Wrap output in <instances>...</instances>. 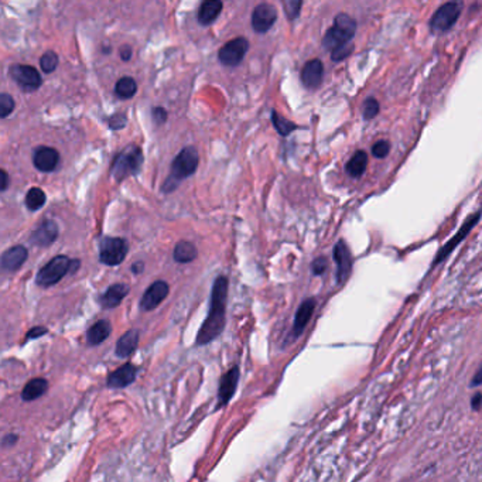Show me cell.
Returning a JSON list of instances; mask_svg holds the SVG:
<instances>
[{"label": "cell", "instance_id": "obj_1", "mask_svg": "<svg viewBox=\"0 0 482 482\" xmlns=\"http://www.w3.org/2000/svg\"><path fill=\"white\" fill-rule=\"evenodd\" d=\"M228 279L225 276H220L215 279L213 292H211V303L208 316H206L204 324L201 325L195 343L197 346H206L215 338H218L227 324V300H228Z\"/></svg>", "mask_w": 482, "mask_h": 482}, {"label": "cell", "instance_id": "obj_2", "mask_svg": "<svg viewBox=\"0 0 482 482\" xmlns=\"http://www.w3.org/2000/svg\"><path fill=\"white\" fill-rule=\"evenodd\" d=\"M198 162H199V156L195 148L192 146H187L184 148L173 160L171 164V173L169 176V178L164 181V184L162 185V191L164 194L173 192L178 184L181 183V180L192 176L198 167Z\"/></svg>", "mask_w": 482, "mask_h": 482}, {"label": "cell", "instance_id": "obj_3", "mask_svg": "<svg viewBox=\"0 0 482 482\" xmlns=\"http://www.w3.org/2000/svg\"><path fill=\"white\" fill-rule=\"evenodd\" d=\"M355 33L357 22L346 13H339L334 20L332 27L327 30L322 38V45L325 50H329L332 52L343 45H350V43L355 37Z\"/></svg>", "mask_w": 482, "mask_h": 482}, {"label": "cell", "instance_id": "obj_4", "mask_svg": "<svg viewBox=\"0 0 482 482\" xmlns=\"http://www.w3.org/2000/svg\"><path fill=\"white\" fill-rule=\"evenodd\" d=\"M143 164V153L139 146L130 145L122 150L112 162L111 174L116 181H122L129 176L139 173Z\"/></svg>", "mask_w": 482, "mask_h": 482}, {"label": "cell", "instance_id": "obj_5", "mask_svg": "<svg viewBox=\"0 0 482 482\" xmlns=\"http://www.w3.org/2000/svg\"><path fill=\"white\" fill-rule=\"evenodd\" d=\"M71 262L73 259H70L65 255H58L52 257L37 273L36 283L40 288H51L59 283L65 274H68V271H71Z\"/></svg>", "mask_w": 482, "mask_h": 482}, {"label": "cell", "instance_id": "obj_6", "mask_svg": "<svg viewBox=\"0 0 482 482\" xmlns=\"http://www.w3.org/2000/svg\"><path fill=\"white\" fill-rule=\"evenodd\" d=\"M127 249V242L122 238H104L99 246V260L106 266H118L125 260Z\"/></svg>", "mask_w": 482, "mask_h": 482}, {"label": "cell", "instance_id": "obj_7", "mask_svg": "<svg viewBox=\"0 0 482 482\" xmlns=\"http://www.w3.org/2000/svg\"><path fill=\"white\" fill-rule=\"evenodd\" d=\"M462 6L464 5L461 2H450V3L440 6L430 20L432 31L433 33H444V31L450 30L455 24L457 19L460 17Z\"/></svg>", "mask_w": 482, "mask_h": 482}, {"label": "cell", "instance_id": "obj_8", "mask_svg": "<svg viewBox=\"0 0 482 482\" xmlns=\"http://www.w3.org/2000/svg\"><path fill=\"white\" fill-rule=\"evenodd\" d=\"M9 74H10L12 80L19 85V88L23 90L24 92L37 91L43 84L40 73L31 65L16 64V65L10 66Z\"/></svg>", "mask_w": 482, "mask_h": 482}, {"label": "cell", "instance_id": "obj_9", "mask_svg": "<svg viewBox=\"0 0 482 482\" xmlns=\"http://www.w3.org/2000/svg\"><path fill=\"white\" fill-rule=\"evenodd\" d=\"M248 50H249V41L245 37H238L224 44V47L218 52V57L222 65L236 66L242 62Z\"/></svg>", "mask_w": 482, "mask_h": 482}, {"label": "cell", "instance_id": "obj_10", "mask_svg": "<svg viewBox=\"0 0 482 482\" xmlns=\"http://www.w3.org/2000/svg\"><path fill=\"white\" fill-rule=\"evenodd\" d=\"M334 260L336 264V282L338 285L346 283L350 278L351 270H353V256L351 252L347 246V243L343 241L336 242L334 246Z\"/></svg>", "mask_w": 482, "mask_h": 482}, {"label": "cell", "instance_id": "obj_11", "mask_svg": "<svg viewBox=\"0 0 482 482\" xmlns=\"http://www.w3.org/2000/svg\"><path fill=\"white\" fill-rule=\"evenodd\" d=\"M278 20V10L270 3H260L252 13V27L256 33L269 31Z\"/></svg>", "mask_w": 482, "mask_h": 482}, {"label": "cell", "instance_id": "obj_12", "mask_svg": "<svg viewBox=\"0 0 482 482\" xmlns=\"http://www.w3.org/2000/svg\"><path fill=\"white\" fill-rule=\"evenodd\" d=\"M170 288L164 281H157L155 282L143 295L141 300V309L143 311H152L157 309L163 300L169 296Z\"/></svg>", "mask_w": 482, "mask_h": 482}, {"label": "cell", "instance_id": "obj_13", "mask_svg": "<svg viewBox=\"0 0 482 482\" xmlns=\"http://www.w3.org/2000/svg\"><path fill=\"white\" fill-rule=\"evenodd\" d=\"M34 167L43 173H51L59 163V153L52 148L40 146L33 153Z\"/></svg>", "mask_w": 482, "mask_h": 482}, {"label": "cell", "instance_id": "obj_14", "mask_svg": "<svg viewBox=\"0 0 482 482\" xmlns=\"http://www.w3.org/2000/svg\"><path fill=\"white\" fill-rule=\"evenodd\" d=\"M238 382H239V368L234 367L221 378L220 390H218V407L228 404V402L235 395Z\"/></svg>", "mask_w": 482, "mask_h": 482}, {"label": "cell", "instance_id": "obj_15", "mask_svg": "<svg viewBox=\"0 0 482 482\" xmlns=\"http://www.w3.org/2000/svg\"><path fill=\"white\" fill-rule=\"evenodd\" d=\"M136 376L137 368L133 364H125L109 375L106 385L111 389H123L132 385L136 381Z\"/></svg>", "mask_w": 482, "mask_h": 482}, {"label": "cell", "instance_id": "obj_16", "mask_svg": "<svg viewBox=\"0 0 482 482\" xmlns=\"http://www.w3.org/2000/svg\"><path fill=\"white\" fill-rule=\"evenodd\" d=\"M324 76V66L320 59H311L306 62L302 71V83L309 90H316L321 85Z\"/></svg>", "mask_w": 482, "mask_h": 482}, {"label": "cell", "instance_id": "obj_17", "mask_svg": "<svg viewBox=\"0 0 482 482\" xmlns=\"http://www.w3.org/2000/svg\"><path fill=\"white\" fill-rule=\"evenodd\" d=\"M314 310H316V300L314 299H307L300 304V307L296 313L295 324H293V329H292V338L293 339L299 338L303 334L304 328L307 327V324L310 322V320L313 317Z\"/></svg>", "mask_w": 482, "mask_h": 482}, {"label": "cell", "instance_id": "obj_18", "mask_svg": "<svg viewBox=\"0 0 482 482\" xmlns=\"http://www.w3.org/2000/svg\"><path fill=\"white\" fill-rule=\"evenodd\" d=\"M58 236V227L54 221L45 220L43 221L38 228L31 234V243L37 246H50L52 242H55Z\"/></svg>", "mask_w": 482, "mask_h": 482}, {"label": "cell", "instance_id": "obj_19", "mask_svg": "<svg viewBox=\"0 0 482 482\" xmlns=\"http://www.w3.org/2000/svg\"><path fill=\"white\" fill-rule=\"evenodd\" d=\"M479 217H481V214L478 213V214H475L474 217H471V218H468V220L465 221V224L461 227V229L458 231V234L454 235V238H453L447 245H444V246L441 248V250L439 252V255H437L436 259H434V264L440 263L446 256H448V255L455 249V246L467 236V234H468V232L472 229V227L478 222Z\"/></svg>", "mask_w": 482, "mask_h": 482}, {"label": "cell", "instance_id": "obj_20", "mask_svg": "<svg viewBox=\"0 0 482 482\" xmlns=\"http://www.w3.org/2000/svg\"><path fill=\"white\" fill-rule=\"evenodd\" d=\"M27 257H29V252L24 246H22V245L13 246V248L3 252L2 267L8 271H16L24 264Z\"/></svg>", "mask_w": 482, "mask_h": 482}, {"label": "cell", "instance_id": "obj_21", "mask_svg": "<svg viewBox=\"0 0 482 482\" xmlns=\"http://www.w3.org/2000/svg\"><path fill=\"white\" fill-rule=\"evenodd\" d=\"M137 343H139V331L129 329L116 342V350H115L116 357L118 358L130 357L136 351Z\"/></svg>", "mask_w": 482, "mask_h": 482}, {"label": "cell", "instance_id": "obj_22", "mask_svg": "<svg viewBox=\"0 0 482 482\" xmlns=\"http://www.w3.org/2000/svg\"><path fill=\"white\" fill-rule=\"evenodd\" d=\"M129 286L125 283H116L102 295L101 297V304L104 309H115L118 307L122 300L129 295Z\"/></svg>", "mask_w": 482, "mask_h": 482}, {"label": "cell", "instance_id": "obj_23", "mask_svg": "<svg viewBox=\"0 0 482 482\" xmlns=\"http://www.w3.org/2000/svg\"><path fill=\"white\" fill-rule=\"evenodd\" d=\"M222 12V2L220 0H206L198 10V22L202 26H210L214 23Z\"/></svg>", "mask_w": 482, "mask_h": 482}, {"label": "cell", "instance_id": "obj_24", "mask_svg": "<svg viewBox=\"0 0 482 482\" xmlns=\"http://www.w3.org/2000/svg\"><path fill=\"white\" fill-rule=\"evenodd\" d=\"M112 332V325L108 320L97 321L88 331H87V342L91 347H97L99 343L108 339Z\"/></svg>", "mask_w": 482, "mask_h": 482}, {"label": "cell", "instance_id": "obj_25", "mask_svg": "<svg viewBox=\"0 0 482 482\" xmlns=\"http://www.w3.org/2000/svg\"><path fill=\"white\" fill-rule=\"evenodd\" d=\"M48 389V382L44 378H34L26 383L22 392V399L24 402H33L41 397Z\"/></svg>", "mask_w": 482, "mask_h": 482}, {"label": "cell", "instance_id": "obj_26", "mask_svg": "<svg viewBox=\"0 0 482 482\" xmlns=\"http://www.w3.org/2000/svg\"><path fill=\"white\" fill-rule=\"evenodd\" d=\"M173 256L177 263H190L197 259L198 252H197V248L191 242L180 241L174 248Z\"/></svg>", "mask_w": 482, "mask_h": 482}, {"label": "cell", "instance_id": "obj_27", "mask_svg": "<svg viewBox=\"0 0 482 482\" xmlns=\"http://www.w3.org/2000/svg\"><path fill=\"white\" fill-rule=\"evenodd\" d=\"M367 164H368V156L365 152L360 150L350 159V162L346 166V171L348 176L358 178L365 173Z\"/></svg>", "mask_w": 482, "mask_h": 482}, {"label": "cell", "instance_id": "obj_28", "mask_svg": "<svg viewBox=\"0 0 482 482\" xmlns=\"http://www.w3.org/2000/svg\"><path fill=\"white\" fill-rule=\"evenodd\" d=\"M137 91V84L132 77H123L120 78L115 85V94L120 99H130L134 97Z\"/></svg>", "mask_w": 482, "mask_h": 482}, {"label": "cell", "instance_id": "obj_29", "mask_svg": "<svg viewBox=\"0 0 482 482\" xmlns=\"http://www.w3.org/2000/svg\"><path fill=\"white\" fill-rule=\"evenodd\" d=\"M47 201V197H45V192L38 188V187H34V188H30L29 192L26 194V206L30 210V211H38L41 210L44 204Z\"/></svg>", "mask_w": 482, "mask_h": 482}, {"label": "cell", "instance_id": "obj_30", "mask_svg": "<svg viewBox=\"0 0 482 482\" xmlns=\"http://www.w3.org/2000/svg\"><path fill=\"white\" fill-rule=\"evenodd\" d=\"M271 123L274 125V129H276L282 136H289L295 129H297V126L293 122L288 120L286 118L279 115L276 111L271 112Z\"/></svg>", "mask_w": 482, "mask_h": 482}, {"label": "cell", "instance_id": "obj_31", "mask_svg": "<svg viewBox=\"0 0 482 482\" xmlns=\"http://www.w3.org/2000/svg\"><path fill=\"white\" fill-rule=\"evenodd\" d=\"M58 65V55L54 51H45L40 59V66L45 74H51L55 71Z\"/></svg>", "mask_w": 482, "mask_h": 482}, {"label": "cell", "instance_id": "obj_32", "mask_svg": "<svg viewBox=\"0 0 482 482\" xmlns=\"http://www.w3.org/2000/svg\"><path fill=\"white\" fill-rule=\"evenodd\" d=\"M15 99L9 94H2L0 95V116L6 119L13 111H15Z\"/></svg>", "mask_w": 482, "mask_h": 482}, {"label": "cell", "instance_id": "obj_33", "mask_svg": "<svg viewBox=\"0 0 482 482\" xmlns=\"http://www.w3.org/2000/svg\"><path fill=\"white\" fill-rule=\"evenodd\" d=\"M302 6H303L302 0H286V2H283V8H285L288 19H290V20L297 19L300 15Z\"/></svg>", "mask_w": 482, "mask_h": 482}, {"label": "cell", "instance_id": "obj_34", "mask_svg": "<svg viewBox=\"0 0 482 482\" xmlns=\"http://www.w3.org/2000/svg\"><path fill=\"white\" fill-rule=\"evenodd\" d=\"M381 105L375 98H368L362 106V113L365 119H374L379 113Z\"/></svg>", "mask_w": 482, "mask_h": 482}, {"label": "cell", "instance_id": "obj_35", "mask_svg": "<svg viewBox=\"0 0 482 482\" xmlns=\"http://www.w3.org/2000/svg\"><path fill=\"white\" fill-rule=\"evenodd\" d=\"M389 150H390V146L386 141H379L374 145L372 148V155L378 159H385L388 155H389Z\"/></svg>", "mask_w": 482, "mask_h": 482}, {"label": "cell", "instance_id": "obj_36", "mask_svg": "<svg viewBox=\"0 0 482 482\" xmlns=\"http://www.w3.org/2000/svg\"><path fill=\"white\" fill-rule=\"evenodd\" d=\"M126 123H127V118H126V115L122 113V112L115 113V115L109 119V126H111V129H113V130H119V129L125 127Z\"/></svg>", "mask_w": 482, "mask_h": 482}, {"label": "cell", "instance_id": "obj_37", "mask_svg": "<svg viewBox=\"0 0 482 482\" xmlns=\"http://www.w3.org/2000/svg\"><path fill=\"white\" fill-rule=\"evenodd\" d=\"M353 52V45H343L335 51L331 52V58L334 61H342L343 58H347Z\"/></svg>", "mask_w": 482, "mask_h": 482}, {"label": "cell", "instance_id": "obj_38", "mask_svg": "<svg viewBox=\"0 0 482 482\" xmlns=\"http://www.w3.org/2000/svg\"><path fill=\"white\" fill-rule=\"evenodd\" d=\"M327 267H328V262L325 257H317L311 264V270L316 276H320V274H322L327 270Z\"/></svg>", "mask_w": 482, "mask_h": 482}, {"label": "cell", "instance_id": "obj_39", "mask_svg": "<svg viewBox=\"0 0 482 482\" xmlns=\"http://www.w3.org/2000/svg\"><path fill=\"white\" fill-rule=\"evenodd\" d=\"M152 118L155 120L156 125H163L166 120H167V111L164 108H160V106H156L153 108L152 111Z\"/></svg>", "mask_w": 482, "mask_h": 482}, {"label": "cell", "instance_id": "obj_40", "mask_svg": "<svg viewBox=\"0 0 482 482\" xmlns=\"http://www.w3.org/2000/svg\"><path fill=\"white\" fill-rule=\"evenodd\" d=\"M47 328H44V327H34V328H31L29 332H27V335H26V339L29 341V339H34V338H40V336H43V335H45L47 334Z\"/></svg>", "mask_w": 482, "mask_h": 482}, {"label": "cell", "instance_id": "obj_41", "mask_svg": "<svg viewBox=\"0 0 482 482\" xmlns=\"http://www.w3.org/2000/svg\"><path fill=\"white\" fill-rule=\"evenodd\" d=\"M471 407L472 410H481L482 409V393L478 392L471 397Z\"/></svg>", "mask_w": 482, "mask_h": 482}, {"label": "cell", "instance_id": "obj_42", "mask_svg": "<svg viewBox=\"0 0 482 482\" xmlns=\"http://www.w3.org/2000/svg\"><path fill=\"white\" fill-rule=\"evenodd\" d=\"M482 385V362L478 368V371L475 372L472 381H471V388H476V386H481Z\"/></svg>", "mask_w": 482, "mask_h": 482}, {"label": "cell", "instance_id": "obj_43", "mask_svg": "<svg viewBox=\"0 0 482 482\" xmlns=\"http://www.w3.org/2000/svg\"><path fill=\"white\" fill-rule=\"evenodd\" d=\"M119 52H120V58L123 59V61H129L130 58H132V48H130V45H122L120 47V50H119Z\"/></svg>", "mask_w": 482, "mask_h": 482}, {"label": "cell", "instance_id": "obj_44", "mask_svg": "<svg viewBox=\"0 0 482 482\" xmlns=\"http://www.w3.org/2000/svg\"><path fill=\"white\" fill-rule=\"evenodd\" d=\"M17 440H19V437L16 434H8L3 439V446L5 447H12V446H15L17 443Z\"/></svg>", "mask_w": 482, "mask_h": 482}, {"label": "cell", "instance_id": "obj_45", "mask_svg": "<svg viewBox=\"0 0 482 482\" xmlns=\"http://www.w3.org/2000/svg\"><path fill=\"white\" fill-rule=\"evenodd\" d=\"M0 176H2V191H6L9 185V176L6 170H0Z\"/></svg>", "mask_w": 482, "mask_h": 482}, {"label": "cell", "instance_id": "obj_46", "mask_svg": "<svg viewBox=\"0 0 482 482\" xmlns=\"http://www.w3.org/2000/svg\"><path fill=\"white\" fill-rule=\"evenodd\" d=\"M143 267H145L143 262H137V263H134V264L132 266V270H133L134 274H136V273H142V271H143Z\"/></svg>", "mask_w": 482, "mask_h": 482}, {"label": "cell", "instance_id": "obj_47", "mask_svg": "<svg viewBox=\"0 0 482 482\" xmlns=\"http://www.w3.org/2000/svg\"><path fill=\"white\" fill-rule=\"evenodd\" d=\"M81 266V262L78 260V259H73V262H71V273H74V271H77V269Z\"/></svg>", "mask_w": 482, "mask_h": 482}]
</instances>
